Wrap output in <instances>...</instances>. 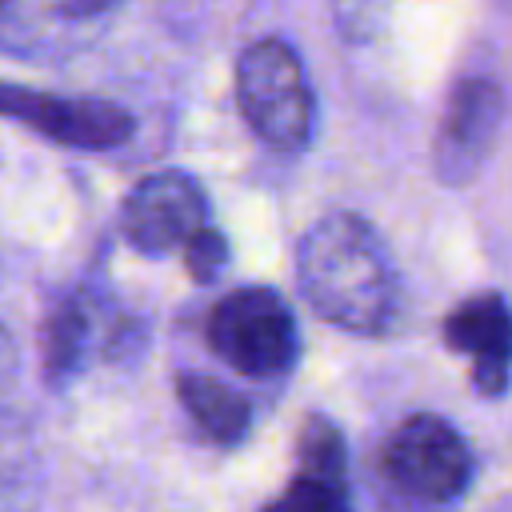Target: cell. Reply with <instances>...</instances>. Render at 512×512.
Wrapping results in <instances>:
<instances>
[{"mask_svg":"<svg viewBox=\"0 0 512 512\" xmlns=\"http://www.w3.org/2000/svg\"><path fill=\"white\" fill-rule=\"evenodd\" d=\"M0 116L24 124L28 132H36L60 148H80V152L120 148L136 132L132 112L112 104V100L60 96V92L8 84V80H0Z\"/></svg>","mask_w":512,"mask_h":512,"instance_id":"obj_5","label":"cell"},{"mask_svg":"<svg viewBox=\"0 0 512 512\" xmlns=\"http://www.w3.org/2000/svg\"><path fill=\"white\" fill-rule=\"evenodd\" d=\"M260 512H352L344 476H312L296 472L280 496H272Z\"/></svg>","mask_w":512,"mask_h":512,"instance_id":"obj_12","label":"cell"},{"mask_svg":"<svg viewBox=\"0 0 512 512\" xmlns=\"http://www.w3.org/2000/svg\"><path fill=\"white\" fill-rule=\"evenodd\" d=\"M444 344L468 360L480 396H504L512 384V308L500 292H480L444 316Z\"/></svg>","mask_w":512,"mask_h":512,"instance_id":"obj_9","label":"cell"},{"mask_svg":"<svg viewBox=\"0 0 512 512\" xmlns=\"http://www.w3.org/2000/svg\"><path fill=\"white\" fill-rule=\"evenodd\" d=\"M504 88L492 76H464L456 80L440 128H436V144H432V164L436 176L444 184H468L480 176V168L488 164L500 128H504Z\"/></svg>","mask_w":512,"mask_h":512,"instance_id":"obj_7","label":"cell"},{"mask_svg":"<svg viewBox=\"0 0 512 512\" xmlns=\"http://www.w3.org/2000/svg\"><path fill=\"white\" fill-rule=\"evenodd\" d=\"M236 104L248 128L276 152H300L316 128V96L296 48L280 36L252 40L236 60Z\"/></svg>","mask_w":512,"mask_h":512,"instance_id":"obj_2","label":"cell"},{"mask_svg":"<svg viewBox=\"0 0 512 512\" xmlns=\"http://www.w3.org/2000/svg\"><path fill=\"white\" fill-rule=\"evenodd\" d=\"M124 0H0V48L24 60H64L96 44Z\"/></svg>","mask_w":512,"mask_h":512,"instance_id":"obj_6","label":"cell"},{"mask_svg":"<svg viewBox=\"0 0 512 512\" xmlns=\"http://www.w3.org/2000/svg\"><path fill=\"white\" fill-rule=\"evenodd\" d=\"M176 396H180V404L188 408V416L200 424V432L208 440H216V444H240L248 436L252 408L224 380H216L208 372H180L176 376Z\"/></svg>","mask_w":512,"mask_h":512,"instance_id":"obj_11","label":"cell"},{"mask_svg":"<svg viewBox=\"0 0 512 512\" xmlns=\"http://www.w3.org/2000/svg\"><path fill=\"white\" fill-rule=\"evenodd\" d=\"M112 312L88 296V292H76L68 300H60L52 308V316L44 320V376L52 384H64L68 376H76L92 356H108L112 348H120V328H128V320H116L108 328Z\"/></svg>","mask_w":512,"mask_h":512,"instance_id":"obj_10","label":"cell"},{"mask_svg":"<svg viewBox=\"0 0 512 512\" xmlns=\"http://www.w3.org/2000/svg\"><path fill=\"white\" fill-rule=\"evenodd\" d=\"M308 308L356 336H380L396 312V272L376 228L356 212H324L296 248Z\"/></svg>","mask_w":512,"mask_h":512,"instance_id":"obj_1","label":"cell"},{"mask_svg":"<svg viewBox=\"0 0 512 512\" xmlns=\"http://www.w3.org/2000/svg\"><path fill=\"white\" fill-rule=\"evenodd\" d=\"M348 452H344V436L336 424H328L324 416H308L300 424L296 436V472H312V476H344Z\"/></svg>","mask_w":512,"mask_h":512,"instance_id":"obj_13","label":"cell"},{"mask_svg":"<svg viewBox=\"0 0 512 512\" xmlns=\"http://www.w3.org/2000/svg\"><path fill=\"white\" fill-rule=\"evenodd\" d=\"M208 220V200L204 188L176 168L152 172L144 176L120 212V228L124 240L144 252V256H164L172 248H184L192 240V232H200Z\"/></svg>","mask_w":512,"mask_h":512,"instance_id":"obj_8","label":"cell"},{"mask_svg":"<svg viewBox=\"0 0 512 512\" xmlns=\"http://www.w3.org/2000/svg\"><path fill=\"white\" fill-rule=\"evenodd\" d=\"M212 352L248 380H276L300 356V328L288 300L264 284L220 296L208 312Z\"/></svg>","mask_w":512,"mask_h":512,"instance_id":"obj_3","label":"cell"},{"mask_svg":"<svg viewBox=\"0 0 512 512\" xmlns=\"http://www.w3.org/2000/svg\"><path fill=\"white\" fill-rule=\"evenodd\" d=\"M380 476L392 492L416 504H452L472 484V448L444 416L416 412L388 432Z\"/></svg>","mask_w":512,"mask_h":512,"instance_id":"obj_4","label":"cell"},{"mask_svg":"<svg viewBox=\"0 0 512 512\" xmlns=\"http://www.w3.org/2000/svg\"><path fill=\"white\" fill-rule=\"evenodd\" d=\"M184 264H188V276L196 284H212L228 268V240H224V232H216L208 224L200 232H192V240L184 244Z\"/></svg>","mask_w":512,"mask_h":512,"instance_id":"obj_14","label":"cell"},{"mask_svg":"<svg viewBox=\"0 0 512 512\" xmlns=\"http://www.w3.org/2000/svg\"><path fill=\"white\" fill-rule=\"evenodd\" d=\"M12 380H16V344H12L8 328L0 324V400L12 392Z\"/></svg>","mask_w":512,"mask_h":512,"instance_id":"obj_15","label":"cell"}]
</instances>
